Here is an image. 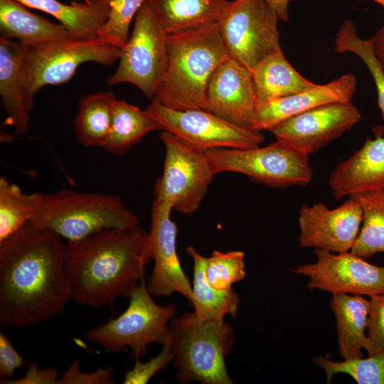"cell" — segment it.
Returning <instances> with one entry per match:
<instances>
[{
	"mask_svg": "<svg viewBox=\"0 0 384 384\" xmlns=\"http://www.w3.org/2000/svg\"><path fill=\"white\" fill-rule=\"evenodd\" d=\"M66 244L31 222L0 242V324L24 328L59 315L71 299Z\"/></svg>",
	"mask_w": 384,
	"mask_h": 384,
	"instance_id": "cell-1",
	"label": "cell"
},
{
	"mask_svg": "<svg viewBox=\"0 0 384 384\" xmlns=\"http://www.w3.org/2000/svg\"><path fill=\"white\" fill-rule=\"evenodd\" d=\"M147 235L139 225L108 228L66 242L65 270L70 298L93 308L129 298L150 261Z\"/></svg>",
	"mask_w": 384,
	"mask_h": 384,
	"instance_id": "cell-2",
	"label": "cell"
},
{
	"mask_svg": "<svg viewBox=\"0 0 384 384\" xmlns=\"http://www.w3.org/2000/svg\"><path fill=\"white\" fill-rule=\"evenodd\" d=\"M166 48V69L154 99L174 110H206L209 79L230 57L217 22L168 34Z\"/></svg>",
	"mask_w": 384,
	"mask_h": 384,
	"instance_id": "cell-3",
	"label": "cell"
},
{
	"mask_svg": "<svg viewBox=\"0 0 384 384\" xmlns=\"http://www.w3.org/2000/svg\"><path fill=\"white\" fill-rule=\"evenodd\" d=\"M171 363L180 383L232 384L225 358L235 343L233 328L224 319H201L194 312L169 322Z\"/></svg>",
	"mask_w": 384,
	"mask_h": 384,
	"instance_id": "cell-4",
	"label": "cell"
},
{
	"mask_svg": "<svg viewBox=\"0 0 384 384\" xmlns=\"http://www.w3.org/2000/svg\"><path fill=\"white\" fill-rule=\"evenodd\" d=\"M29 222L55 233L67 242L80 240L103 229L139 225L137 215L119 196L68 189L41 193L36 215Z\"/></svg>",
	"mask_w": 384,
	"mask_h": 384,
	"instance_id": "cell-5",
	"label": "cell"
},
{
	"mask_svg": "<svg viewBox=\"0 0 384 384\" xmlns=\"http://www.w3.org/2000/svg\"><path fill=\"white\" fill-rule=\"evenodd\" d=\"M126 310L107 323L89 330L85 338L102 346L108 353H119L129 348L135 359L147 353L148 345H164L170 340L169 322L175 316L176 306L156 304L145 279L134 288Z\"/></svg>",
	"mask_w": 384,
	"mask_h": 384,
	"instance_id": "cell-6",
	"label": "cell"
},
{
	"mask_svg": "<svg viewBox=\"0 0 384 384\" xmlns=\"http://www.w3.org/2000/svg\"><path fill=\"white\" fill-rule=\"evenodd\" d=\"M120 55V48L100 38H68L28 46L23 75L25 98L29 111L33 107L35 95L43 87L67 82L84 63L94 62L110 66L119 60Z\"/></svg>",
	"mask_w": 384,
	"mask_h": 384,
	"instance_id": "cell-7",
	"label": "cell"
},
{
	"mask_svg": "<svg viewBox=\"0 0 384 384\" xmlns=\"http://www.w3.org/2000/svg\"><path fill=\"white\" fill-rule=\"evenodd\" d=\"M206 154L214 173L236 172L264 186H306L312 180L309 154L283 140L250 149L218 148Z\"/></svg>",
	"mask_w": 384,
	"mask_h": 384,
	"instance_id": "cell-8",
	"label": "cell"
},
{
	"mask_svg": "<svg viewBox=\"0 0 384 384\" xmlns=\"http://www.w3.org/2000/svg\"><path fill=\"white\" fill-rule=\"evenodd\" d=\"M280 18L265 0L227 1L217 26L229 56L250 72L265 58L282 49Z\"/></svg>",
	"mask_w": 384,
	"mask_h": 384,
	"instance_id": "cell-9",
	"label": "cell"
},
{
	"mask_svg": "<svg viewBox=\"0 0 384 384\" xmlns=\"http://www.w3.org/2000/svg\"><path fill=\"white\" fill-rule=\"evenodd\" d=\"M166 150L162 175L154 187L155 199L189 215L196 211L213 180L214 173L205 149L163 131Z\"/></svg>",
	"mask_w": 384,
	"mask_h": 384,
	"instance_id": "cell-10",
	"label": "cell"
},
{
	"mask_svg": "<svg viewBox=\"0 0 384 384\" xmlns=\"http://www.w3.org/2000/svg\"><path fill=\"white\" fill-rule=\"evenodd\" d=\"M166 37L146 1L135 16L118 67L107 78V84L130 83L148 98L154 97L166 69Z\"/></svg>",
	"mask_w": 384,
	"mask_h": 384,
	"instance_id": "cell-11",
	"label": "cell"
},
{
	"mask_svg": "<svg viewBox=\"0 0 384 384\" xmlns=\"http://www.w3.org/2000/svg\"><path fill=\"white\" fill-rule=\"evenodd\" d=\"M146 110L161 130L205 150L250 149L265 139L261 132L238 127L203 109L174 110L154 99Z\"/></svg>",
	"mask_w": 384,
	"mask_h": 384,
	"instance_id": "cell-12",
	"label": "cell"
},
{
	"mask_svg": "<svg viewBox=\"0 0 384 384\" xmlns=\"http://www.w3.org/2000/svg\"><path fill=\"white\" fill-rule=\"evenodd\" d=\"M314 254V263L293 271L309 278L308 289L370 297L384 294V267L370 264L351 252L334 254L316 248Z\"/></svg>",
	"mask_w": 384,
	"mask_h": 384,
	"instance_id": "cell-13",
	"label": "cell"
},
{
	"mask_svg": "<svg viewBox=\"0 0 384 384\" xmlns=\"http://www.w3.org/2000/svg\"><path fill=\"white\" fill-rule=\"evenodd\" d=\"M172 210L169 203L154 199L151 210V228L147 235V253L154 266L147 287L152 296L169 297L177 292L191 304L192 285L178 257V230L171 218Z\"/></svg>",
	"mask_w": 384,
	"mask_h": 384,
	"instance_id": "cell-14",
	"label": "cell"
},
{
	"mask_svg": "<svg viewBox=\"0 0 384 384\" xmlns=\"http://www.w3.org/2000/svg\"><path fill=\"white\" fill-rule=\"evenodd\" d=\"M301 247L341 253L351 250L360 231L362 210L352 197L335 208L324 203L304 205L299 213Z\"/></svg>",
	"mask_w": 384,
	"mask_h": 384,
	"instance_id": "cell-15",
	"label": "cell"
},
{
	"mask_svg": "<svg viewBox=\"0 0 384 384\" xmlns=\"http://www.w3.org/2000/svg\"><path fill=\"white\" fill-rule=\"evenodd\" d=\"M361 119V112L352 102H335L290 117L270 132L277 139L309 155L341 136Z\"/></svg>",
	"mask_w": 384,
	"mask_h": 384,
	"instance_id": "cell-16",
	"label": "cell"
},
{
	"mask_svg": "<svg viewBox=\"0 0 384 384\" xmlns=\"http://www.w3.org/2000/svg\"><path fill=\"white\" fill-rule=\"evenodd\" d=\"M257 102L251 72L228 58L209 79L206 110L235 125L253 129Z\"/></svg>",
	"mask_w": 384,
	"mask_h": 384,
	"instance_id": "cell-17",
	"label": "cell"
},
{
	"mask_svg": "<svg viewBox=\"0 0 384 384\" xmlns=\"http://www.w3.org/2000/svg\"><path fill=\"white\" fill-rule=\"evenodd\" d=\"M357 80L349 73L286 97L257 102L254 130L270 131L286 119L321 105L352 102Z\"/></svg>",
	"mask_w": 384,
	"mask_h": 384,
	"instance_id": "cell-18",
	"label": "cell"
},
{
	"mask_svg": "<svg viewBox=\"0 0 384 384\" xmlns=\"http://www.w3.org/2000/svg\"><path fill=\"white\" fill-rule=\"evenodd\" d=\"M329 184L335 199L384 188V136L380 129L373 139L330 174Z\"/></svg>",
	"mask_w": 384,
	"mask_h": 384,
	"instance_id": "cell-19",
	"label": "cell"
},
{
	"mask_svg": "<svg viewBox=\"0 0 384 384\" xmlns=\"http://www.w3.org/2000/svg\"><path fill=\"white\" fill-rule=\"evenodd\" d=\"M28 46L18 41L0 38V96L2 108L7 114V124L16 134L29 129V110L27 107L23 68Z\"/></svg>",
	"mask_w": 384,
	"mask_h": 384,
	"instance_id": "cell-20",
	"label": "cell"
},
{
	"mask_svg": "<svg viewBox=\"0 0 384 384\" xmlns=\"http://www.w3.org/2000/svg\"><path fill=\"white\" fill-rule=\"evenodd\" d=\"M28 8L47 13L60 21L70 36L77 39L99 38L105 23L110 6L105 0H89L70 4L58 0H16Z\"/></svg>",
	"mask_w": 384,
	"mask_h": 384,
	"instance_id": "cell-21",
	"label": "cell"
},
{
	"mask_svg": "<svg viewBox=\"0 0 384 384\" xmlns=\"http://www.w3.org/2000/svg\"><path fill=\"white\" fill-rule=\"evenodd\" d=\"M1 36L26 46L72 38L60 23H55L31 12L16 0H0Z\"/></svg>",
	"mask_w": 384,
	"mask_h": 384,
	"instance_id": "cell-22",
	"label": "cell"
},
{
	"mask_svg": "<svg viewBox=\"0 0 384 384\" xmlns=\"http://www.w3.org/2000/svg\"><path fill=\"white\" fill-rule=\"evenodd\" d=\"M331 308L336 319L340 355L344 360L362 358L366 348L369 300L361 295L333 294Z\"/></svg>",
	"mask_w": 384,
	"mask_h": 384,
	"instance_id": "cell-23",
	"label": "cell"
},
{
	"mask_svg": "<svg viewBox=\"0 0 384 384\" xmlns=\"http://www.w3.org/2000/svg\"><path fill=\"white\" fill-rule=\"evenodd\" d=\"M251 73L257 102L294 95L316 85L297 72L282 49L262 60Z\"/></svg>",
	"mask_w": 384,
	"mask_h": 384,
	"instance_id": "cell-24",
	"label": "cell"
},
{
	"mask_svg": "<svg viewBox=\"0 0 384 384\" xmlns=\"http://www.w3.org/2000/svg\"><path fill=\"white\" fill-rule=\"evenodd\" d=\"M168 35L216 23L226 0H146Z\"/></svg>",
	"mask_w": 384,
	"mask_h": 384,
	"instance_id": "cell-25",
	"label": "cell"
},
{
	"mask_svg": "<svg viewBox=\"0 0 384 384\" xmlns=\"http://www.w3.org/2000/svg\"><path fill=\"white\" fill-rule=\"evenodd\" d=\"M186 252L193 262L191 304L195 314L201 319H224L226 315L235 318L240 304L237 292L233 288L221 291L213 287L205 274L207 257L192 246L187 247Z\"/></svg>",
	"mask_w": 384,
	"mask_h": 384,
	"instance_id": "cell-26",
	"label": "cell"
},
{
	"mask_svg": "<svg viewBox=\"0 0 384 384\" xmlns=\"http://www.w3.org/2000/svg\"><path fill=\"white\" fill-rule=\"evenodd\" d=\"M116 100L110 92L93 93L81 99L75 121V131L82 146L104 148L110 134Z\"/></svg>",
	"mask_w": 384,
	"mask_h": 384,
	"instance_id": "cell-27",
	"label": "cell"
},
{
	"mask_svg": "<svg viewBox=\"0 0 384 384\" xmlns=\"http://www.w3.org/2000/svg\"><path fill=\"white\" fill-rule=\"evenodd\" d=\"M159 129L158 123L146 110L117 100L110 134L103 149L111 154L122 156L147 133Z\"/></svg>",
	"mask_w": 384,
	"mask_h": 384,
	"instance_id": "cell-28",
	"label": "cell"
},
{
	"mask_svg": "<svg viewBox=\"0 0 384 384\" xmlns=\"http://www.w3.org/2000/svg\"><path fill=\"white\" fill-rule=\"evenodd\" d=\"M349 197L361 206L363 223L351 252L365 260L384 252V188Z\"/></svg>",
	"mask_w": 384,
	"mask_h": 384,
	"instance_id": "cell-29",
	"label": "cell"
},
{
	"mask_svg": "<svg viewBox=\"0 0 384 384\" xmlns=\"http://www.w3.org/2000/svg\"><path fill=\"white\" fill-rule=\"evenodd\" d=\"M41 193H26L5 177L0 178V242L35 217Z\"/></svg>",
	"mask_w": 384,
	"mask_h": 384,
	"instance_id": "cell-30",
	"label": "cell"
},
{
	"mask_svg": "<svg viewBox=\"0 0 384 384\" xmlns=\"http://www.w3.org/2000/svg\"><path fill=\"white\" fill-rule=\"evenodd\" d=\"M335 51L339 53H354L366 65L375 85L377 103L384 119V70L375 55L373 38H361L353 21L347 19L337 32Z\"/></svg>",
	"mask_w": 384,
	"mask_h": 384,
	"instance_id": "cell-31",
	"label": "cell"
},
{
	"mask_svg": "<svg viewBox=\"0 0 384 384\" xmlns=\"http://www.w3.org/2000/svg\"><path fill=\"white\" fill-rule=\"evenodd\" d=\"M313 363L324 370L328 383L336 373H346L358 384H384V350L368 358L335 362L328 356H318Z\"/></svg>",
	"mask_w": 384,
	"mask_h": 384,
	"instance_id": "cell-32",
	"label": "cell"
},
{
	"mask_svg": "<svg viewBox=\"0 0 384 384\" xmlns=\"http://www.w3.org/2000/svg\"><path fill=\"white\" fill-rule=\"evenodd\" d=\"M205 274L208 282L215 289H231L234 283L243 280L246 276L244 252L214 251L207 257Z\"/></svg>",
	"mask_w": 384,
	"mask_h": 384,
	"instance_id": "cell-33",
	"label": "cell"
},
{
	"mask_svg": "<svg viewBox=\"0 0 384 384\" xmlns=\"http://www.w3.org/2000/svg\"><path fill=\"white\" fill-rule=\"evenodd\" d=\"M105 1L110 6V12L98 36L105 42L122 49L129 37L132 21L146 0Z\"/></svg>",
	"mask_w": 384,
	"mask_h": 384,
	"instance_id": "cell-34",
	"label": "cell"
},
{
	"mask_svg": "<svg viewBox=\"0 0 384 384\" xmlns=\"http://www.w3.org/2000/svg\"><path fill=\"white\" fill-rule=\"evenodd\" d=\"M370 298L366 348L368 356L384 350V294Z\"/></svg>",
	"mask_w": 384,
	"mask_h": 384,
	"instance_id": "cell-35",
	"label": "cell"
},
{
	"mask_svg": "<svg viewBox=\"0 0 384 384\" xmlns=\"http://www.w3.org/2000/svg\"><path fill=\"white\" fill-rule=\"evenodd\" d=\"M172 361L169 341L163 345L161 351L146 362L135 359L134 367L124 374V384H146L158 372Z\"/></svg>",
	"mask_w": 384,
	"mask_h": 384,
	"instance_id": "cell-36",
	"label": "cell"
},
{
	"mask_svg": "<svg viewBox=\"0 0 384 384\" xmlns=\"http://www.w3.org/2000/svg\"><path fill=\"white\" fill-rule=\"evenodd\" d=\"M114 368H100L92 372H83L80 367V361L76 359L61 374L59 384H113Z\"/></svg>",
	"mask_w": 384,
	"mask_h": 384,
	"instance_id": "cell-37",
	"label": "cell"
},
{
	"mask_svg": "<svg viewBox=\"0 0 384 384\" xmlns=\"http://www.w3.org/2000/svg\"><path fill=\"white\" fill-rule=\"evenodd\" d=\"M24 358L17 351L9 338L0 332V378L12 379L16 369L21 367Z\"/></svg>",
	"mask_w": 384,
	"mask_h": 384,
	"instance_id": "cell-38",
	"label": "cell"
},
{
	"mask_svg": "<svg viewBox=\"0 0 384 384\" xmlns=\"http://www.w3.org/2000/svg\"><path fill=\"white\" fill-rule=\"evenodd\" d=\"M59 372L55 368H40L37 363L31 364L25 375L16 379H1V384H59Z\"/></svg>",
	"mask_w": 384,
	"mask_h": 384,
	"instance_id": "cell-39",
	"label": "cell"
},
{
	"mask_svg": "<svg viewBox=\"0 0 384 384\" xmlns=\"http://www.w3.org/2000/svg\"><path fill=\"white\" fill-rule=\"evenodd\" d=\"M372 38L375 55L384 70V23Z\"/></svg>",
	"mask_w": 384,
	"mask_h": 384,
	"instance_id": "cell-40",
	"label": "cell"
},
{
	"mask_svg": "<svg viewBox=\"0 0 384 384\" xmlns=\"http://www.w3.org/2000/svg\"><path fill=\"white\" fill-rule=\"evenodd\" d=\"M277 12L280 20L287 21L289 18V5L292 0H265Z\"/></svg>",
	"mask_w": 384,
	"mask_h": 384,
	"instance_id": "cell-41",
	"label": "cell"
},
{
	"mask_svg": "<svg viewBox=\"0 0 384 384\" xmlns=\"http://www.w3.org/2000/svg\"><path fill=\"white\" fill-rule=\"evenodd\" d=\"M370 1H374L375 3H378L380 5H381L382 6L384 7V0H370Z\"/></svg>",
	"mask_w": 384,
	"mask_h": 384,
	"instance_id": "cell-42",
	"label": "cell"
}]
</instances>
